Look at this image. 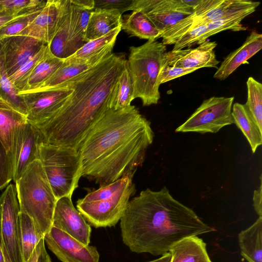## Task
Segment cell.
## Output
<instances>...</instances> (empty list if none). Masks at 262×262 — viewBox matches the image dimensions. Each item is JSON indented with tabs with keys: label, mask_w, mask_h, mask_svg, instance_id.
<instances>
[{
	"label": "cell",
	"mask_w": 262,
	"mask_h": 262,
	"mask_svg": "<svg viewBox=\"0 0 262 262\" xmlns=\"http://www.w3.org/2000/svg\"><path fill=\"white\" fill-rule=\"evenodd\" d=\"M154 137L150 122L134 105L108 110L90 127L77 147L82 177L100 187L135 172Z\"/></svg>",
	"instance_id": "1"
},
{
	"label": "cell",
	"mask_w": 262,
	"mask_h": 262,
	"mask_svg": "<svg viewBox=\"0 0 262 262\" xmlns=\"http://www.w3.org/2000/svg\"><path fill=\"white\" fill-rule=\"evenodd\" d=\"M120 226L122 241L131 251L155 256L168 252L185 237L214 231L166 187L159 191L146 188L130 200Z\"/></svg>",
	"instance_id": "2"
},
{
	"label": "cell",
	"mask_w": 262,
	"mask_h": 262,
	"mask_svg": "<svg viewBox=\"0 0 262 262\" xmlns=\"http://www.w3.org/2000/svg\"><path fill=\"white\" fill-rule=\"evenodd\" d=\"M125 57L113 53L95 67L67 81L72 93L54 115L35 125L43 142L77 149L90 127L110 109L112 93L126 64Z\"/></svg>",
	"instance_id": "3"
},
{
	"label": "cell",
	"mask_w": 262,
	"mask_h": 262,
	"mask_svg": "<svg viewBox=\"0 0 262 262\" xmlns=\"http://www.w3.org/2000/svg\"><path fill=\"white\" fill-rule=\"evenodd\" d=\"M20 211L32 220L41 238L52 226L57 199L38 159L30 163L15 182Z\"/></svg>",
	"instance_id": "4"
},
{
	"label": "cell",
	"mask_w": 262,
	"mask_h": 262,
	"mask_svg": "<svg viewBox=\"0 0 262 262\" xmlns=\"http://www.w3.org/2000/svg\"><path fill=\"white\" fill-rule=\"evenodd\" d=\"M135 172L89 191L77 201V209L95 228L115 226L120 221L136 191Z\"/></svg>",
	"instance_id": "5"
},
{
	"label": "cell",
	"mask_w": 262,
	"mask_h": 262,
	"mask_svg": "<svg viewBox=\"0 0 262 262\" xmlns=\"http://www.w3.org/2000/svg\"><path fill=\"white\" fill-rule=\"evenodd\" d=\"M166 46L157 40L129 47L127 67L131 78L134 99L143 106L156 104L160 98V74Z\"/></svg>",
	"instance_id": "6"
},
{
	"label": "cell",
	"mask_w": 262,
	"mask_h": 262,
	"mask_svg": "<svg viewBox=\"0 0 262 262\" xmlns=\"http://www.w3.org/2000/svg\"><path fill=\"white\" fill-rule=\"evenodd\" d=\"M37 159L42 165L55 196H72L82 177L80 156L75 148L41 142Z\"/></svg>",
	"instance_id": "7"
},
{
	"label": "cell",
	"mask_w": 262,
	"mask_h": 262,
	"mask_svg": "<svg viewBox=\"0 0 262 262\" xmlns=\"http://www.w3.org/2000/svg\"><path fill=\"white\" fill-rule=\"evenodd\" d=\"M234 97L213 96L204 100L176 132L216 133L234 123L231 115Z\"/></svg>",
	"instance_id": "8"
},
{
	"label": "cell",
	"mask_w": 262,
	"mask_h": 262,
	"mask_svg": "<svg viewBox=\"0 0 262 262\" xmlns=\"http://www.w3.org/2000/svg\"><path fill=\"white\" fill-rule=\"evenodd\" d=\"M20 207L15 185H8L0 196V240L10 262H23L19 241Z\"/></svg>",
	"instance_id": "9"
},
{
	"label": "cell",
	"mask_w": 262,
	"mask_h": 262,
	"mask_svg": "<svg viewBox=\"0 0 262 262\" xmlns=\"http://www.w3.org/2000/svg\"><path fill=\"white\" fill-rule=\"evenodd\" d=\"M73 91L66 81L53 90L19 94L26 108L27 122L38 125L49 119Z\"/></svg>",
	"instance_id": "10"
},
{
	"label": "cell",
	"mask_w": 262,
	"mask_h": 262,
	"mask_svg": "<svg viewBox=\"0 0 262 262\" xmlns=\"http://www.w3.org/2000/svg\"><path fill=\"white\" fill-rule=\"evenodd\" d=\"M136 10L142 11L162 34L194 11L183 0H133L130 10Z\"/></svg>",
	"instance_id": "11"
},
{
	"label": "cell",
	"mask_w": 262,
	"mask_h": 262,
	"mask_svg": "<svg viewBox=\"0 0 262 262\" xmlns=\"http://www.w3.org/2000/svg\"><path fill=\"white\" fill-rule=\"evenodd\" d=\"M43 238L48 249L62 262L99 261V254L95 246L84 245L53 226Z\"/></svg>",
	"instance_id": "12"
},
{
	"label": "cell",
	"mask_w": 262,
	"mask_h": 262,
	"mask_svg": "<svg viewBox=\"0 0 262 262\" xmlns=\"http://www.w3.org/2000/svg\"><path fill=\"white\" fill-rule=\"evenodd\" d=\"M43 142L38 128L27 122L18 126L13 134L11 156L13 180L15 182L28 165L37 159L38 145Z\"/></svg>",
	"instance_id": "13"
},
{
	"label": "cell",
	"mask_w": 262,
	"mask_h": 262,
	"mask_svg": "<svg viewBox=\"0 0 262 262\" xmlns=\"http://www.w3.org/2000/svg\"><path fill=\"white\" fill-rule=\"evenodd\" d=\"M52 226L66 232L85 245H89L92 229L79 211L75 208L72 196L57 200Z\"/></svg>",
	"instance_id": "14"
},
{
	"label": "cell",
	"mask_w": 262,
	"mask_h": 262,
	"mask_svg": "<svg viewBox=\"0 0 262 262\" xmlns=\"http://www.w3.org/2000/svg\"><path fill=\"white\" fill-rule=\"evenodd\" d=\"M45 45L26 36L15 35L0 40V58L8 75L15 72Z\"/></svg>",
	"instance_id": "15"
},
{
	"label": "cell",
	"mask_w": 262,
	"mask_h": 262,
	"mask_svg": "<svg viewBox=\"0 0 262 262\" xmlns=\"http://www.w3.org/2000/svg\"><path fill=\"white\" fill-rule=\"evenodd\" d=\"M215 41L207 39L193 49L166 52L164 56L162 66L182 68H217V60L214 49Z\"/></svg>",
	"instance_id": "16"
},
{
	"label": "cell",
	"mask_w": 262,
	"mask_h": 262,
	"mask_svg": "<svg viewBox=\"0 0 262 262\" xmlns=\"http://www.w3.org/2000/svg\"><path fill=\"white\" fill-rule=\"evenodd\" d=\"M70 0H64L63 6L54 37L48 45L56 57L65 59L80 49L85 42L75 33L71 23Z\"/></svg>",
	"instance_id": "17"
},
{
	"label": "cell",
	"mask_w": 262,
	"mask_h": 262,
	"mask_svg": "<svg viewBox=\"0 0 262 262\" xmlns=\"http://www.w3.org/2000/svg\"><path fill=\"white\" fill-rule=\"evenodd\" d=\"M64 0H48L29 26L19 35L35 38L49 45L55 34Z\"/></svg>",
	"instance_id": "18"
},
{
	"label": "cell",
	"mask_w": 262,
	"mask_h": 262,
	"mask_svg": "<svg viewBox=\"0 0 262 262\" xmlns=\"http://www.w3.org/2000/svg\"><path fill=\"white\" fill-rule=\"evenodd\" d=\"M113 48L114 47H111L99 54L85 59L71 61L64 60L48 79L37 88L25 93L55 89L64 82L92 68L110 56L113 53Z\"/></svg>",
	"instance_id": "19"
},
{
	"label": "cell",
	"mask_w": 262,
	"mask_h": 262,
	"mask_svg": "<svg viewBox=\"0 0 262 262\" xmlns=\"http://www.w3.org/2000/svg\"><path fill=\"white\" fill-rule=\"evenodd\" d=\"M262 48V35L253 31L243 45L227 56L217 69L213 77L223 80L228 78L240 66L255 55Z\"/></svg>",
	"instance_id": "20"
},
{
	"label": "cell",
	"mask_w": 262,
	"mask_h": 262,
	"mask_svg": "<svg viewBox=\"0 0 262 262\" xmlns=\"http://www.w3.org/2000/svg\"><path fill=\"white\" fill-rule=\"evenodd\" d=\"M260 2L248 0H213L210 9L200 17H195L196 23L202 26L221 18L242 14L250 15Z\"/></svg>",
	"instance_id": "21"
},
{
	"label": "cell",
	"mask_w": 262,
	"mask_h": 262,
	"mask_svg": "<svg viewBox=\"0 0 262 262\" xmlns=\"http://www.w3.org/2000/svg\"><path fill=\"white\" fill-rule=\"evenodd\" d=\"M122 14L117 10L95 9L91 12L84 41L101 37L122 26Z\"/></svg>",
	"instance_id": "22"
},
{
	"label": "cell",
	"mask_w": 262,
	"mask_h": 262,
	"mask_svg": "<svg viewBox=\"0 0 262 262\" xmlns=\"http://www.w3.org/2000/svg\"><path fill=\"white\" fill-rule=\"evenodd\" d=\"M170 262H212L206 244L198 236L185 237L174 244L169 252Z\"/></svg>",
	"instance_id": "23"
},
{
	"label": "cell",
	"mask_w": 262,
	"mask_h": 262,
	"mask_svg": "<svg viewBox=\"0 0 262 262\" xmlns=\"http://www.w3.org/2000/svg\"><path fill=\"white\" fill-rule=\"evenodd\" d=\"M27 122V116L3 97H0V140L11 155L14 133Z\"/></svg>",
	"instance_id": "24"
},
{
	"label": "cell",
	"mask_w": 262,
	"mask_h": 262,
	"mask_svg": "<svg viewBox=\"0 0 262 262\" xmlns=\"http://www.w3.org/2000/svg\"><path fill=\"white\" fill-rule=\"evenodd\" d=\"M241 255L248 262H262V217L238 235Z\"/></svg>",
	"instance_id": "25"
},
{
	"label": "cell",
	"mask_w": 262,
	"mask_h": 262,
	"mask_svg": "<svg viewBox=\"0 0 262 262\" xmlns=\"http://www.w3.org/2000/svg\"><path fill=\"white\" fill-rule=\"evenodd\" d=\"M131 36L138 37L147 40L160 38L161 32L158 30L141 11H132L122 18L121 30Z\"/></svg>",
	"instance_id": "26"
},
{
	"label": "cell",
	"mask_w": 262,
	"mask_h": 262,
	"mask_svg": "<svg viewBox=\"0 0 262 262\" xmlns=\"http://www.w3.org/2000/svg\"><path fill=\"white\" fill-rule=\"evenodd\" d=\"M231 115L234 123L247 139L253 153L262 144V132L252 119L244 104H233Z\"/></svg>",
	"instance_id": "27"
},
{
	"label": "cell",
	"mask_w": 262,
	"mask_h": 262,
	"mask_svg": "<svg viewBox=\"0 0 262 262\" xmlns=\"http://www.w3.org/2000/svg\"><path fill=\"white\" fill-rule=\"evenodd\" d=\"M64 60L55 56L48 46L42 58L31 73L24 90L18 95L35 89L41 84L55 72Z\"/></svg>",
	"instance_id": "28"
},
{
	"label": "cell",
	"mask_w": 262,
	"mask_h": 262,
	"mask_svg": "<svg viewBox=\"0 0 262 262\" xmlns=\"http://www.w3.org/2000/svg\"><path fill=\"white\" fill-rule=\"evenodd\" d=\"M19 241L23 262H31L33 253L41 238L31 219L20 212L19 214Z\"/></svg>",
	"instance_id": "29"
},
{
	"label": "cell",
	"mask_w": 262,
	"mask_h": 262,
	"mask_svg": "<svg viewBox=\"0 0 262 262\" xmlns=\"http://www.w3.org/2000/svg\"><path fill=\"white\" fill-rule=\"evenodd\" d=\"M121 26L117 27L105 35L85 42L80 49L64 59L71 61L83 60L95 56L108 48L114 47Z\"/></svg>",
	"instance_id": "30"
},
{
	"label": "cell",
	"mask_w": 262,
	"mask_h": 262,
	"mask_svg": "<svg viewBox=\"0 0 262 262\" xmlns=\"http://www.w3.org/2000/svg\"><path fill=\"white\" fill-rule=\"evenodd\" d=\"M134 99L133 87L126 64L116 81L109 102V108L118 110L130 105Z\"/></svg>",
	"instance_id": "31"
},
{
	"label": "cell",
	"mask_w": 262,
	"mask_h": 262,
	"mask_svg": "<svg viewBox=\"0 0 262 262\" xmlns=\"http://www.w3.org/2000/svg\"><path fill=\"white\" fill-rule=\"evenodd\" d=\"M246 84L247 99L244 105L262 132V84L249 77Z\"/></svg>",
	"instance_id": "32"
},
{
	"label": "cell",
	"mask_w": 262,
	"mask_h": 262,
	"mask_svg": "<svg viewBox=\"0 0 262 262\" xmlns=\"http://www.w3.org/2000/svg\"><path fill=\"white\" fill-rule=\"evenodd\" d=\"M248 15L242 14L209 21L207 24V29L205 32L200 37L198 45L208 39L209 37L225 30H230L233 31L246 30V28L241 24V22Z\"/></svg>",
	"instance_id": "33"
},
{
	"label": "cell",
	"mask_w": 262,
	"mask_h": 262,
	"mask_svg": "<svg viewBox=\"0 0 262 262\" xmlns=\"http://www.w3.org/2000/svg\"><path fill=\"white\" fill-rule=\"evenodd\" d=\"M47 47V45H43L35 55L8 76L18 94L24 90L31 73L42 58Z\"/></svg>",
	"instance_id": "34"
},
{
	"label": "cell",
	"mask_w": 262,
	"mask_h": 262,
	"mask_svg": "<svg viewBox=\"0 0 262 262\" xmlns=\"http://www.w3.org/2000/svg\"><path fill=\"white\" fill-rule=\"evenodd\" d=\"M46 3L38 0L0 1V14L16 15L38 7Z\"/></svg>",
	"instance_id": "35"
},
{
	"label": "cell",
	"mask_w": 262,
	"mask_h": 262,
	"mask_svg": "<svg viewBox=\"0 0 262 262\" xmlns=\"http://www.w3.org/2000/svg\"><path fill=\"white\" fill-rule=\"evenodd\" d=\"M91 12L78 7L71 3V25L76 35L82 38L83 40Z\"/></svg>",
	"instance_id": "36"
},
{
	"label": "cell",
	"mask_w": 262,
	"mask_h": 262,
	"mask_svg": "<svg viewBox=\"0 0 262 262\" xmlns=\"http://www.w3.org/2000/svg\"><path fill=\"white\" fill-rule=\"evenodd\" d=\"M45 4L34 10L27 16L1 28L0 40L6 37L19 35L29 26Z\"/></svg>",
	"instance_id": "37"
},
{
	"label": "cell",
	"mask_w": 262,
	"mask_h": 262,
	"mask_svg": "<svg viewBox=\"0 0 262 262\" xmlns=\"http://www.w3.org/2000/svg\"><path fill=\"white\" fill-rule=\"evenodd\" d=\"M13 180V168L11 155L0 140V190L8 185Z\"/></svg>",
	"instance_id": "38"
},
{
	"label": "cell",
	"mask_w": 262,
	"mask_h": 262,
	"mask_svg": "<svg viewBox=\"0 0 262 262\" xmlns=\"http://www.w3.org/2000/svg\"><path fill=\"white\" fill-rule=\"evenodd\" d=\"M207 24L191 29L181 36L173 45L172 51L184 49L198 45L200 37L205 32Z\"/></svg>",
	"instance_id": "39"
},
{
	"label": "cell",
	"mask_w": 262,
	"mask_h": 262,
	"mask_svg": "<svg viewBox=\"0 0 262 262\" xmlns=\"http://www.w3.org/2000/svg\"><path fill=\"white\" fill-rule=\"evenodd\" d=\"M197 70L194 68L162 66L159 76L160 84L192 73Z\"/></svg>",
	"instance_id": "40"
},
{
	"label": "cell",
	"mask_w": 262,
	"mask_h": 262,
	"mask_svg": "<svg viewBox=\"0 0 262 262\" xmlns=\"http://www.w3.org/2000/svg\"><path fill=\"white\" fill-rule=\"evenodd\" d=\"M133 0H94L95 9H114L122 14L130 10Z\"/></svg>",
	"instance_id": "41"
},
{
	"label": "cell",
	"mask_w": 262,
	"mask_h": 262,
	"mask_svg": "<svg viewBox=\"0 0 262 262\" xmlns=\"http://www.w3.org/2000/svg\"><path fill=\"white\" fill-rule=\"evenodd\" d=\"M45 243L44 238H41L35 247L31 262H52Z\"/></svg>",
	"instance_id": "42"
},
{
	"label": "cell",
	"mask_w": 262,
	"mask_h": 262,
	"mask_svg": "<svg viewBox=\"0 0 262 262\" xmlns=\"http://www.w3.org/2000/svg\"><path fill=\"white\" fill-rule=\"evenodd\" d=\"M261 175L260 176V186L253 192V201L255 211L259 216L262 217V181Z\"/></svg>",
	"instance_id": "43"
},
{
	"label": "cell",
	"mask_w": 262,
	"mask_h": 262,
	"mask_svg": "<svg viewBox=\"0 0 262 262\" xmlns=\"http://www.w3.org/2000/svg\"><path fill=\"white\" fill-rule=\"evenodd\" d=\"M45 5V4H44ZM41 5V6H43ZM39 6V7H40ZM37 7L35 9L28 10L26 11H25L18 15H4V14H0V29L2 27L7 26L8 24H10L20 18H21L23 17H24L28 15H29L32 11H33L34 10L36 9V8H38Z\"/></svg>",
	"instance_id": "44"
},
{
	"label": "cell",
	"mask_w": 262,
	"mask_h": 262,
	"mask_svg": "<svg viewBox=\"0 0 262 262\" xmlns=\"http://www.w3.org/2000/svg\"><path fill=\"white\" fill-rule=\"evenodd\" d=\"M71 3L82 9L92 11L95 9L94 0H70Z\"/></svg>",
	"instance_id": "45"
},
{
	"label": "cell",
	"mask_w": 262,
	"mask_h": 262,
	"mask_svg": "<svg viewBox=\"0 0 262 262\" xmlns=\"http://www.w3.org/2000/svg\"><path fill=\"white\" fill-rule=\"evenodd\" d=\"M171 255L169 252H167L163 255L160 258L148 261V262H170Z\"/></svg>",
	"instance_id": "46"
},
{
	"label": "cell",
	"mask_w": 262,
	"mask_h": 262,
	"mask_svg": "<svg viewBox=\"0 0 262 262\" xmlns=\"http://www.w3.org/2000/svg\"><path fill=\"white\" fill-rule=\"evenodd\" d=\"M0 262H5L3 254L2 253V245H1V240H0Z\"/></svg>",
	"instance_id": "47"
},
{
	"label": "cell",
	"mask_w": 262,
	"mask_h": 262,
	"mask_svg": "<svg viewBox=\"0 0 262 262\" xmlns=\"http://www.w3.org/2000/svg\"><path fill=\"white\" fill-rule=\"evenodd\" d=\"M0 97H2V92H1V86H0Z\"/></svg>",
	"instance_id": "48"
}]
</instances>
